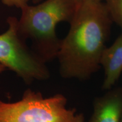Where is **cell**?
Listing matches in <instances>:
<instances>
[{"label":"cell","mask_w":122,"mask_h":122,"mask_svg":"<svg viewBox=\"0 0 122 122\" xmlns=\"http://www.w3.org/2000/svg\"><path fill=\"white\" fill-rule=\"evenodd\" d=\"M120 122H122V114L121 116V119H120Z\"/></svg>","instance_id":"obj_12"},{"label":"cell","mask_w":122,"mask_h":122,"mask_svg":"<svg viewBox=\"0 0 122 122\" xmlns=\"http://www.w3.org/2000/svg\"><path fill=\"white\" fill-rule=\"evenodd\" d=\"M29 0H2V2L7 6H15L19 8H22L27 5Z\"/></svg>","instance_id":"obj_8"},{"label":"cell","mask_w":122,"mask_h":122,"mask_svg":"<svg viewBox=\"0 0 122 122\" xmlns=\"http://www.w3.org/2000/svg\"><path fill=\"white\" fill-rule=\"evenodd\" d=\"M83 1H95V2H99L102 1V0H82Z\"/></svg>","instance_id":"obj_10"},{"label":"cell","mask_w":122,"mask_h":122,"mask_svg":"<svg viewBox=\"0 0 122 122\" xmlns=\"http://www.w3.org/2000/svg\"><path fill=\"white\" fill-rule=\"evenodd\" d=\"M105 78L102 88L110 89L119 79L122 72V33L113 43L103 50L100 60Z\"/></svg>","instance_id":"obj_5"},{"label":"cell","mask_w":122,"mask_h":122,"mask_svg":"<svg viewBox=\"0 0 122 122\" xmlns=\"http://www.w3.org/2000/svg\"><path fill=\"white\" fill-rule=\"evenodd\" d=\"M6 69H7L6 67L5 66L0 63V74H1V73L4 72V71H5Z\"/></svg>","instance_id":"obj_9"},{"label":"cell","mask_w":122,"mask_h":122,"mask_svg":"<svg viewBox=\"0 0 122 122\" xmlns=\"http://www.w3.org/2000/svg\"><path fill=\"white\" fill-rule=\"evenodd\" d=\"M112 22L105 3L82 2L57 54L62 77L85 80L98 70Z\"/></svg>","instance_id":"obj_1"},{"label":"cell","mask_w":122,"mask_h":122,"mask_svg":"<svg viewBox=\"0 0 122 122\" xmlns=\"http://www.w3.org/2000/svg\"><path fill=\"white\" fill-rule=\"evenodd\" d=\"M82 0H46L36 6H24L18 20V31L23 39H30L32 49L44 62L57 57L61 40L56 34L57 24L70 23Z\"/></svg>","instance_id":"obj_2"},{"label":"cell","mask_w":122,"mask_h":122,"mask_svg":"<svg viewBox=\"0 0 122 122\" xmlns=\"http://www.w3.org/2000/svg\"><path fill=\"white\" fill-rule=\"evenodd\" d=\"M122 114V96L112 91L97 99L89 122H120Z\"/></svg>","instance_id":"obj_6"},{"label":"cell","mask_w":122,"mask_h":122,"mask_svg":"<svg viewBox=\"0 0 122 122\" xmlns=\"http://www.w3.org/2000/svg\"><path fill=\"white\" fill-rule=\"evenodd\" d=\"M67 103L62 94L44 97L28 89L16 102L0 100V122H84L83 114L68 109Z\"/></svg>","instance_id":"obj_3"},{"label":"cell","mask_w":122,"mask_h":122,"mask_svg":"<svg viewBox=\"0 0 122 122\" xmlns=\"http://www.w3.org/2000/svg\"><path fill=\"white\" fill-rule=\"evenodd\" d=\"M111 20L122 30V0H105Z\"/></svg>","instance_id":"obj_7"},{"label":"cell","mask_w":122,"mask_h":122,"mask_svg":"<svg viewBox=\"0 0 122 122\" xmlns=\"http://www.w3.org/2000/svg\"><path fill=\"white\" fill-rule=\"evenodd\" d=\"M41 0H32L33 3H38Z\"/></svg>","instance_id":"obj_11"},{"label":"cell","mask_w":122,"mask_h":122,"mask_svg":"<svg viewBox=\"0 0 122 122\" xmlns=\"http://www.w3.org/2000/svg\"><path fill=\"white\" fill-rule=\"evenodd\" d=\"M15 17L7 19L8 29L0 35V63L13 71L26 84L49 78L45 62L25 43L18 31Z\"/></svg>","instance_id":"obj_4"}]
</instances>
